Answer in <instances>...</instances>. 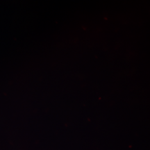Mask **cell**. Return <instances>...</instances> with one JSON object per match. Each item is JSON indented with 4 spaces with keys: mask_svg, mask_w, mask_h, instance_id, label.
<instances>
[]
</instances>
